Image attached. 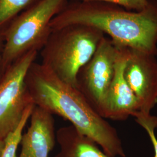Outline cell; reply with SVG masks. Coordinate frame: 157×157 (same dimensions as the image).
Returning <instances> with one entry per match:
<instances>
[{
    "label": "cell",
    "instance_id": "6da1fadb",
    "mask_svg": "<svg viewBox=\"0 0 157 157\" xmlns=\"http://www.w3.org/2000/svg\"><path fill=\"white\" fill-rule=\"evenodd\" d=\"M34 104L70 122L74 128L101 147L111 157H125L117 132L95 111L76 87L35 61L25 78Z\"/></svg>",
    "mask_w": 157,
    "mask_h": 157
},
{
    "label": "cell",
    "instance_id": "7a4b0ae2",
    "mask_svg": "<svg viewBox=\"0 0 157 157\" xmlns=\"http://www.w3.org/2000/svg\"><path fill=\"white\" fill-rule=\"evenodd\" d=\"M84 25L110 37L116 47L157 54V0H149L139 12L105 2H68L51 22L52 30L69 25Z\"/></svg>",
    "mask_w": 157,
    "mask_h": 157
},
{
    "label": "cell",
    "instance_id": "3957f363",
    "mask_svg": "<svg viewBox=\"0 0 157 157\" xmlns=\"http://www.w3.org/2000/svg\"><path fill=\"white\" fill-rule=\"evenodd\" d=\"M104 36L100 30L84 25L53 30L41 50V63L62 81L77 88L79 71L91 59Z\"/></svg>",
    "mask_w": 157,
    "mask_h": 157
},
{
    "label": "cell",
    "instance_id": "277c9868",
    "mask_svg": "<svg viewBox=\"0 0 157 157\" xmlns=\"http://www.w3.org/2000/svg\"><path fill=\"white\" fill-rule=\"evenodd\" d=\"M67 2V0H39L10 24L2 34L3 72L27 52L41 51L52 32L51 21Z\"/></svg>",
    "mask_w": 157,
    "mask_h": 157
},
{
    "label": "cell",
    "instance_id": "5b68a950",
    "mask_svg": "<svg viewBox=\"0 0 157 157\" xmlns=\"http://www.w3.org/2000/svg\"><path fill=\"white\" fill-rule=\"evenodd\" d=\"M38 52L32 50L24 54L0 78V137L3 139L17 128L26 108L33 104L25 78Z\"/></svg>",
    "mask_w": 157,
    "mask_h": 157
},
{
    "label": "cell",
    "instance_id": "8992f818",
    "mask_svg": "<svg viewBox=\"0 0 157 157\" xmlns=\"http://www.w3.org/2000/svg\"><path fill=\"white\" fill-rule=\"evenodd\" d=\"M117 51L111 39L104 36L93 56L80 69L77 76V89L102 117L105 98L114 75Z\"/></svg>",
    "mask_w": 157,
    "mask_h": 157
},
{
    "label": "cell",
    "instance_id": "52a82bcc",
    "mask_svg": "<svg viewBox=\"0 0 157 157\" xmlns=\"http://www.w3.org/2000/svg\"><path fill=\"white\" fill-rule=\"evenodd\" d=\"M124 76L139 104V112L150 113L157 103V61L155 55L129 48Z\"/></svg>",
    "mask_w": 157,
    "mask_h": 157
},
{
    "label": "cell",
    "instance_id": "ba28073f",
    "mask_svg": "<svg viewBox=\"0 0 157 157\" xmlns=\"http://www.w3.org/2000/svg\"><path fill=\"white\" fill-rule=\"evenodd\" d=\"M116 47V46H115ZM117 56L114 75L104 103L102 117L124 121L140 110L139 104L124 76L129 48L116 47Z\"/></svg>",
    "mask_w": 157,
    "mask_h": 157
},
{
    "label": "cell",
    "instance_id": "9c48e42d",
    "mask_svg": "<svg viewBox=\"0 0 157 157\" xmlns=\"http://www.w3.org/2000/svg\"><path fill=\"white\" fill-rule=\"evenodd\" d=\"M30 118V124L22 136L21 151L17 157H48L56 140L53 115L35 105Z\"/></svg>",
    "mask_w": 157,
    "mask_h": 157
},
{
    "label": "cell",
    "instance_id": "30bf717a",
    "mask_svg": "<svg viewBox=\"0 0 157 157\" xmlns=\"http://www.w3.org/2000/svg\"><path fill=\"white\" fill-rule=\"evenodd\" d=\"M56 135L60 150L55 157H111L72 125L60 128Z\"/></svg>",
    "mask_w": 157,
    "mask_h": 157
},
{
    "label": "cell",
    "instance_id": "8fae6325",
    "mask_svg": "<svg viewBox=\"0 0 157 157\" xmlns=\"http://www.w3.org/2000/svg\"><path fill=\"white\" fill-rule=\"evenodd\" d=\"M39 0H0V34L21 13Z\"/></svg>",
    "mask_w": 157,
    "mask_h": 157
},
{
    "label": "cell",
    "instance_id": "7c38bea8",
    "mask_svg": "<svg viewBox=\"0 0 157 157\" xmlns=\"http://www.w3.org/2000/svg\"><path fill=\"white\" fill-rule=\"evenodd\" d=\"M34 106V104H32L26 108L17 128L6 137L4 149L1 157H17V149L20 144L23 130L30 118Z\"/></svg>",
    "mask_w": 157,
    "mask_h": 157
},
{
    "label": "cell",
    "instance_id": "4fadbf2b",
    "mask_svg": "<svg viewBox=\"0 0 157 157\" xmlns=\"http://www.w3.org/2000/svg\"><path fill=\"white\" fill-rule=\"evenodd\" d=\"M133 116L136 118V121L146 130L149 135L154 149V157H157V139L155 135V129L157 128V117L139 111Z\"/></svg>",
    "mask_w": 157,
    "mask_h": 157
},
{
    "label": "cell",
    "instance_id": "5bb4252c",
    "mask_svg": "<svg viewBox=\"0 0 157 157\" xmlns=\"http://www.w3.org/2000/svg\"><path fill=\"white\" fill-rule=\"evenodd\" d=\"M82 1H101L120 6L128 11H141L149 4V0H77Z\"/></svg>",
    "mask_w": 157,
    "mask_h": 157
},
{
    "label": "cell",
    "instance_id": "9a60e30c",
    "mask_svg": "<svg viewBox=\"0 0 157 157\" xmlns=\"http://www.w3.org/2000/svg\"><path fill=\"white\" fill-rule=\"evenodd\" d=\"M3 35L0 34V78L3 73L2 71V51H3V47L4 44H2V41H4Z\"/></svg>",
    "mask_w": 157,
    "mask_h": 157
},
{
    "label": "cell",
    "instance_id": "2e32d148",
    "mask_svg": "<svg viewBox=\"0 0 157 157\" xmlns=\"http://www.w3.org/2000/svg\"><path fill=\"white\" fill-rule=\"evenodd\" d=\"M4 147H5V139H3L0 137V157H1L2 152L4 151Z\"/></svg>",
    "mask_w": 157,
    "mask_h": 157
}]
</instances>
